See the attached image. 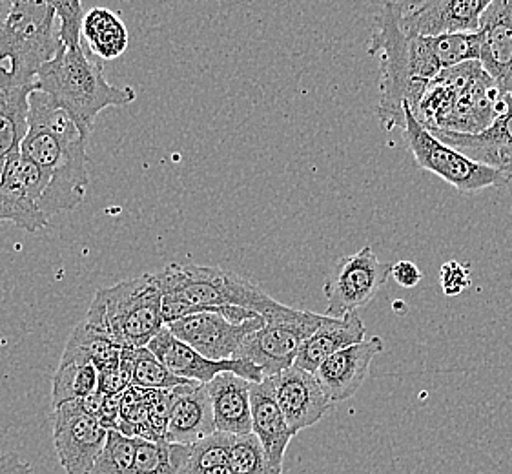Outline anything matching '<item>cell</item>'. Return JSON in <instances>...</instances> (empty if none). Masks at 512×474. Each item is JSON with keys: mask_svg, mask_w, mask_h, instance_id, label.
I'll return each instance as SVG.
<instances>
[{"mask_svg": "<svg viewBox=\"0 0 512 474\" xmlns=\"http://www.w3.org/2000/svg\"><path fill=\"white\" fill-rule=\"evenodd\" d=\"M88 139L72 115L64 112L46 93L30 95L28 132L22 139L21 154L28 157L50 179L42 196V212L52 219L81 205L88 192Z\"/></svg>", "mask_w": 512, "mask_h": 474, "instance_id": "obj_1", "label": "cell"}, {"mask_svg": "<svg viewBox=\"0 0 512 474\" xmlns=\"http://www.w3.org/2000/svg\"><path fill=\"white\" fill-rule=\"evenodd\" d=\"M155 279L163 294L166 325L195 312L226 307L252 310L265 321L288 320L299 312L225 268L170 263L155 272Z\"/></svg>", "mask_w": 512, "mask_h": 474, "instance_id": "obj_2", "label": "cell"}, {"mask_svg": "<svg viewBox=\"0 0 512 474\" xmlns=\"http://www.w3.org/2000/svg\"><path fill=\"white\" fill-rule=\"evenodd\" d=\"M35 90L72 115L88 139L99 114L106 108L134 103L137 93L130 86H113L104 77L103 61L82 42L79 48H62L41 68Z\"/></svg>", "mask_w": 512, "mask_h": 474, "instance_id": "obj_3", "label": "cell"}, {"mask_svg": "<svg viewBox=\"0 0 512 474\" xmlns=\"http://www.w3.org/2000/svg\"><path fill=\"white\" fill-rule=\"evenodd\" d=\"M59 19L50 0H13L0 30V93L33 88L46 62L61 50Z\"/></svg>", "mask_w": 512, "mask_h": 474, "instance_id": "obj_4", "label": "cell"}, {"mask_svg": "<svg viewBox=\"0 0 512 474\" xmlns=\"http://www.w3.org/2000/svg\"><path fill=\"white\" fill-rule=\"evenodd\" d=\"M369 55L379 57L378 117L381 128H403L405 104L414 110L427 90L416 72L410 50V35L401 26V4L387 2L378 13L370 37Z\"/></svg>", "mask_w": 512, "mask_h": 474, "instance_id": "obj_5", "label": "cell"}, {"mask_svg": "<svg viewBox=\"0 0 512 474\" xmlns=\"http://www.w3.org/2000/svg\"><path fill=\"white\" fill-rule=\"evenodd\" d=\"M121 347L143 349L166 327L163 294L155 274L124 279L95 292L86 318Z\"/></svg>", "mask_w": 512, "mask_h": 474, "instance_id": "obj_6", "label": "cell"}, {"mask_svg": "<svg viewBox=\"0 0 512 474\" xmlns=\"http://www.w3.org/2000/svg\"><path fill=\"white\" fill-rule=\"evenodd\" d=\"M401 134L414 155L416 165L440 177L463 194H476L485 188L509 183L502 172L491 166L480 165L451 146L441 143L431 130H427L414 117L409 104H405V123Z\"/></svg>", "mask_w": 512, "mask_h": 474, "instance_id": "obj_7", "label": "cell"}, {"mask_svg": "<svg viewBox=\"0 0 512 474\" xmlns=\"http://www.w3.org/2000/svg\"><path fill=\"white\" fill-rule=\"evenodd\" d=\"M325 316L299 310L294 318L267 321L261 329L246 338L236 360L259 367L265 378L294 367L303 343L321 327Z\"/></svg>", "mask_w": 512, "mask_h": 474, "instance_id": "obj_8", "label": "cell"}, {"mask_svg": "<svg viewBox=\"0 0 512 474\" xmlns=\"http://www.w3.org/2000/svg\"><path fill=\"white\" fill-rule=\"evenodd\" d=\"M392 265L379 261L372 248L363 247L339 259L323 287L330 318H343L369 305L389 281Z\"/></svg>", "mask_w": 512, "mask_h": 474, "instance_id": "obj_9", "label": "cell"}, {"mask_svg": "<svg viewBox=\"0 0 512 474\" xmlns=\"http://www.w3.org/2000/svg\"><path fill=\"white\" fill-rule=\"evenodd\" d=\"M50 179L39 166L19 152L13 155L0 176V223L10 221L30 234L50 225L41 201Z\"/></svg>", "mask_w": 512, "mask_h": 474, "instance_id": "obj_10", "label": "cell"}, {"mask_svg": "<svg viewBox=\"0 0 512 474\" xmlns=\"http://www.w3.org/2000/svg\"><path fill=\"white\" fill-rule=\"evenodd\" d=\"M232 309L234 307L195 312L174 323H168L166 327L172 330L175 338L190 345L208 360H236L237 352L241 351L246 338L261 329L267 321L256 318L246 323H234L228 320Z\"/></svg>", "mask_w": 512, "mask_h": 474, "instance_id": "obj_11", "label": "cell"}, {"mask_svg": "<svg viewBox=\"0 0 512 474\" xmlns=\"http://www.w3.org/2000/svg\"><path fill=\"white\" fill-rule=\"evenodd\" d=\"M52 425L53 445L66 474L92 473L106 445L108 429L97 418L84 413L77 400L55 409Z\"/></svg>", "mask_w": 512, "mask_h": 474, "instance_id": "obj_12", "label": "cell"}, {"mask_svg": "<svg viewBox=\"0 0 512 474\" xmlns=\"http://www.w3.org/2000/svg\"><path fill=\"white\" fill-rule=\"evenodd\" d=\"M148 349L163 361L166 369L177 378L186 382L208 385L223 372H234L248 382L259 383L265 380L263 371L243 360L214 361L208 360L203 354L175 338L172 330L164 327L154 340L148 343Z\"/></svg>", "mask_w": 512, "mask_h": 474, "instance_id": "obj_13", "label": "cell"}, {"mask_svg": "<svg viewBox=\"0 0 512 474\" xmlns=\"http://www.w3.org/2000/svg\"><path fill=\"white\" fill-rule=\"evenodd\" d=\"M489 0H427L401 6V26L409 35L443 37L480 31Z\"/></svg>", "mask_w": 512, "mask_h": 474, "instance_id": "obj_14", "label": "cell"}, {"mask_svg": "<svg viewBox=\"0 0 512 474\" xmlns=\"http://www.w3.org/2000/svg\"><path fill=\"white\" fill-rule=\"evenodd\" d=\"M270 378L274 383L277 403L292 436L321 422L323 416L330 411L332 402L328 400L316 374L294 365Z\"/></svg>", "mask_w": 512, "mask_h": 474, "instance_id": "obj_15", "label": "cell"}, {"mask_svg": "<svg viewBox=\"0 0 512 474\" xmlns=\"http://www.w3.org/2000/svg\"><path fill=\"white\" fill-rule=\"evenodd\" d=\"M441 143L458 150L480 165L491 166L512 181V97L505 95V108L496 121L478 135L452 134L434 130Z\"/></svg>", "mask_w": 512, "mask_h": 474, "instance_id": "obj_16", "label": "cell"}, {"mask_svg": "<svg viewBox=\"0 0 512 474\" xmlns=\"http://www.w3.org/2000/svg\"><path fill=\"white\" fill-rule=\"evenodd\" d=\"M383 349V340L379 336H372L321 363L316 378L332 405L349 400L359 391L369 374L372 361Z\"/></svg>", "mask_w": 512, "mask_h": 474, "instance_id": "obj_17", "label": "cell"}, {"mask_svg": "<svg viewBox=\"0 0 512 474\" xmlns=\"http://www.w3.org/2000/svg\"><path fill=\"white\" fill-rule=\"evenodd\" d=\"M480 64L503 95L512 97V0H492L483 11Z\"/></svg>", "mask_w": 512, "mask_h": 474, "instance_id": "obj_18", "label": "cell"}, {"mask_svg": "<svg viewBox=\"0 0 512 474\" xmlns=\"http://www.w3.org/2000/svg\"><path fill=\"white\" fill-rule=\"evenodd\" d=\"M217 433L208 387L201 383L181 385L172 391L166 442L194 445Z\"/></svg>", "mask_w": 512, "mask_h": 474, "instance_id": "obj_19", "label": "cell"}, {"mask_svg": "<svg viewBox=\"0 0 512 474\" xmlns=\"http://www.w3.org/2000/svg\"><path fill=\"white\" fill-rule=\"evenodd\" d=\"M250 403H252V433L256 434L257 440L263 445L270 469L274 473L283 474L285 454L294 436L290 433L287 420L277 403L272 378L252 383Z\"/></svg>", "mask_w": 512, "mask_h": 474, "instance_id": "obj_20", "label": "cell"}, {"mask_svg": "<svg viewBox=\"0 0 512 474\" xmlns=\"http://www.w3.org/2000/svg\"><path fill=\"white\" fill-rule=\"evenodd\" d=\"M214 409L217 433L252 434V382L234 372H223L206 385Z\"/></svg>", "mask_w": 512, "mask_h": 474, "instance_id": "obj_21", "label": "cell"}, {"mask_svg": "<svg viewBox=\"0 0 512 474\" xmlns=\"http://www.w3.org/2000/svg\"><path fill=\"white\" fill-rule=\"evenodd\" d=\"M365 336L367 329L356 312L343 318H330L325 314L321 327L303 343L294 365L303 371L316 374L323 361L347 347L367 340Z\"/></svg>", "mask_w": 512, "mask_h": 474, "instance_id": "obj_22", "label": "cell"}, {"mask_svg": "<svg viewBox=\"0 0 512 474\" xmlns=\"http://www.w3.org/2000/svg\"><path fill=\"white\" fill-rule=\"evenodd\" d=\"M82 42L101 61H113L128 50L130 33L119 13L108 8H93L84 17Z\"/></svg>", "mask_w": 512, "mask_h": 474, "instance_id": "obj_23", "label": "cell"}, {"mask_svg": "<svg viewBox=\"0 0 512 474\" xmlns=\"http://www.w3.org/2000/svg\"><path fill=\"white\" fill-rule=\"evenodd\" d=\"M121 351L123 347L117 345L108 334L84 320L73 329L70 340L66 341L61 360L90 361L97 371H110L119 367Z\"/></svg>", "mask_w": 512, "mask_h": 474, "instance_id": "obj_24", "label": "cell"}, {"mask_svg": "<svg viewBox=\"0 0 512 474\" xmlns=\"http://www.w3.org/2000/svg\"><path fill=\"white\" fill-rule=\"evenodd\" d=\"M33 88L0 93V176L11 157L21 152L28 132V112Z\"/></svg>", "mask_w": 512, "mask_h": 474, "instance_id": "obj_25", "label": "cell"}, {"mask_svg": "<svg viewBox=\"0 0 512 474\" xmlns=\"http://www.w3.org/2000/svg\"><path fill=\"white\" fill-rule=\"evenodd\" d=\"M99 389V371L90 361L61 360L52 383L53 411L64 403L92 396Z\"/></svg>", "mask_w": 512, "mask_h": 474, "instance_id": "obj_26", "label": "cell"}, {"mask_svg": "<svg viewBox=\"0 0 512 474\" xmlns=\"http://www.w3.org/2000/svg\"><path fill=\"white\" fill-rule=\"evenodd\" d=\"M190 456V445L148 442L137 438L132 474H183Z\"/></svg>", "mask_w": 512, "mask_h": 474, "instance_id": "obj_27", "label": "cell"}, {"mask_svg": "<svg viewBox=\"0 0 512 474\" xmlns=\"http://www.w3.org/2000/svg\"><path fill=\"white\" fill-rule=\"evenodd\" d=\"M190 383L192 382L181 380L168 371L163 361L159 360L148 347L137 349L132 387H139L144 391H170V389H177L181 385H190Z\"/></svg>", "mask_w": 512, "mask_h": 474, "instance_id": "obj_28", "label": "cell"}, {"mask_svg": "<svg viewBox=\"0 0 512 474\" xmlns=\"http://www.w3.org/2000/svg\"><path fill=\"white\" fill-rule=\"evenodd\" d=\"M137 453V438H128L121 431H108L103 453L99 454L90 474H132Z\"/></svg>", "mask_w": 512, "mask_h": 474, "instance_id": "obj_29", "label": "cell"}, {"mask_svg": "<svg viewBox=\"0 0 512 474\" xmlns=\"http://www.w3.org/2000/svg\"><path fill=\"white\" fill-rule=\"evenodd\" d=\"M432 46L443 70L460 66L465 62L480 61L482 33H456L432 37Z\"/></svg>", "mask_w": 512, "mask_h": 474, "instance_id": "obj_30", "label": "cell"}, {"mask_svg": "<svg viewBox=\"0 0 512 474\" xmlns=\"http://www.w3.org/2000/svg\"><path fill=\"white\" fill-rule=\"evenodd\" d=\"M232 438L234 436L230 434L214 433L190 445V456L183 474H201L219 465H228Z\"/></svg>", "mask_w": 512, "mask_h": 474, "instance_id": "obj_31", "label": "cell"}, {"mask_svg": "<svg viewBox=\"0 0 512 474\" xmlns=\"http://www.w3.org/2000/svg\"><path fill=\"white\" fill-rule=\"evenodd\" d=\"M117 431L128 438H141L150 442L148 433V391L128 387L121 396V414Z\"/></svg>", "mask_w": 512, "mask_h": 474, "instance_id": "obj_32", "label": "cell"}, {"mask_svg": "<svg viewBox=\"0 0 512 474\" xmlns=\"http://www.w3.org/2000/svg\"><path fill=\"white\" fill-rule=\"evenodd\" d=\"M228 465L234 474H277L270 469L263 445L254 433L232 438Z\"/></svg>", "mask_w": 512, "mask_h": 474, "instance_id": "obj_33", "label": "cell"}, {"mask_svg": "<svg viewBox=\"0 0 512 474\" xmlns=\"http://www.w3.org/2000/svg\"><path fill=\"white\" fill-rule=\"evenodd\" d=\"M50 2L59 19V39H61L62 48L73 50L82 46V24L86 17L82 2L79 0H72V2L50 0Z\"/></svg>", "mask_w": 512, "mask_h": 474, "instance_id": "obj_34", "label": "cell"}, {"mask_svg": "<svg viewBox=\"0 0 512 474\" xmlns=\"http://www.w3.org/2000/svg\"><path fill=\"white\" fill-rule=\"evenodd\" d=\"M440 285L445 296H460L461 292L471 287L469 267L458 261L445 263L440 270Z\"/></svg>", "mask_w": 512, "mask_h": 474, "instance_id": "obj_35", "label": "cell"}, {"mask_svg": "<svg viewBox=\"0 0 512 474\" xmlns=\"http://www.w3.org/2000/svg\"><path fill=\"white\" fill-rule=\"evenodd\" d=\"M390 278L394 279L403 289H414L416 285H420L421 274L420 268L412 261H398L392 265Z\"/></svg>", "mask_w": 512, "mask_h": 474, "instance_id": "obj_36", "label": "cell"}, {"mask_svg": "<svg viewBox=\"0 0 512 474\" xmlns=\"http://www.w3.org/2000/svg\"><path fill=\"white\" fill-rule=\"evenodd\" d=\"M128 387H132L130 380L124 376L121 369L99 372V389L101 394H123Z\"/></svg>", "mask_w": 512, "mask_h": 474, "instance_id": "obj_37", "label": "cell"}, {"mask_svg": "<svg viewBox=\"0 0 512 474\" xmlns=\"http://www.w3.org/2000/svg\"><path fill=\"white\" fill-rule=\"evenodd\" d=\"M0 474H31V465L19 458L17 453L0 456Z\"/></svg>", "mask_w": 512, "mask_h": 474, "instance_id": "obj_38", "label": "cell"}, {"mask_svg": "<svg viewBox=\"0 0 512 474\" xmlns=\"http://www.w3.org/2000/svg\"><path fill=\"white\" fill-rule=\"evenodd\" d=\"M11 6H13V0H0V30L10 15Z\"/></svg>", "mask_w": 512, "mask_h": 474, "instance_id": "obj_39", "label": "cell"}, {"mask_svg": "<svg viewBox=\"0 0 512 474\" xmlns=\"http://www.w3.org/2000/svg\"><path fill=\"white\" fill-rule=\"evenodd\" d=\"M201 474H234L232 473V469H230V465H219V467H214V469H208L205 473Z\"/></svg>", "mask_w": 512, "mask_h": 474, "instance_id": "obj_40", "label": "cell"}]
</instances>
